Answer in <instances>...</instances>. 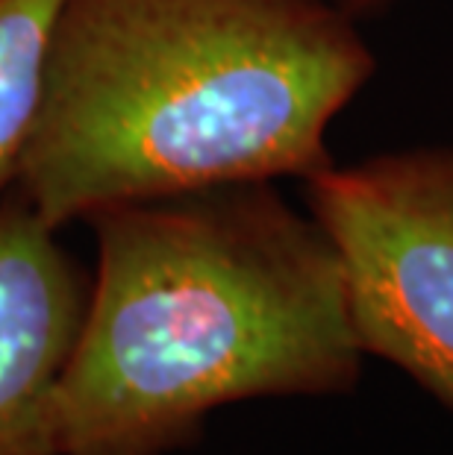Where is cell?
<instances>
[{
  "mask_svg": "<svg viewBox=\"0 0 453 455\" xmlns=\"http://www.w3.org/2000/svg\"><path fill=\"white\" fill-rule=\"evenodd\" d=\"M98 270L53 396L56 455H171L215 409L360 385L339 256L277 182L94 215Z\"/></svg>",
  "mask_w": 453,
  "mask_h": 455,
  "instance_id": "cell-1",
  "label": "cell"
},
{
  "mask_svg": "<svg viewBox=\"0 0 453 455\" xmlns=\"http://www.w3.org/2000/svg\"><path fill=\"white\" fill-rule=\"evenodd\" d=\"M377 74L324 0H69L18 195L47 227L233 182H306Z\"/></svg>",
  "mask_w": 453,
  "mask_h": 455,
  "instance_id": "cell-2",
  "label": "cell"
},
{
  "mask_svg": "<svg viewBox=\"0 0 453 455\" xmlns=\"http://www.w3.org/2000/svg\"><path fill=\"white\" fill-rule=\"evenodd\" d=\"M303 195L339 256L365 358L453 409V144L333 162Z\"/></svg>",
  "mask_w": 453,
  "mask_h": 455,
  "instance_id": "cell-3",
  "label": "cell"
},
{
  "mask_svg": "<svg viewBox=\"0 0 453 455\" xmlns=\"http://www.w3.org/2000/svg\"><path fill=\"white\" fill-rule=\"evenodd\" d=\"M56 232L21 195L0 203V455H56L53 396L89 294Z\"/></svg>",
  "mask_w": 453,
  "mask_h": 455,
  "instance_id": "cell-4",
  "label": "cell"
},
{
  "mask_svg": "<svg viewBox=\"0 0 453 455\" xmlns=\"http://www.w3.org/2000/svg\"><path fill=\"white\" fill-rule=\"evenodd\" d=\"M65 4L69 0H0V191L15 182L36 130Z\"/></svg>",
  "mask_w": 453,
  "mask_h": 455,
  "instance_id": "cell-5",
  "label": "cell"
},
{
  "mask_svg": "<svg viewBox=\"0 0 453 455\" xmlns=\"http://www.w3.org/2000/svg\"><path fill=\"white\" fill-rule=\"evenodd\" d=\"M324 4L339 9L342 15L353 18V21H360L365 15H377L383 9H389L394 0H324Z\"/></svg>",
  "mask_w": 453,
  "mask_h": 455,
  "instance_id": "cell-6",
  "label": "cell"
}]
</instances>
